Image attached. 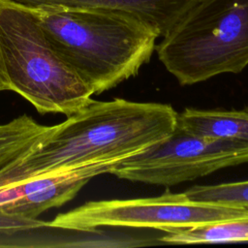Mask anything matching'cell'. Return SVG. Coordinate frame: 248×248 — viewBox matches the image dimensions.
Here are the masks:
<instances>
[{
  "mask_svg": "<svg viewBox=\"0 0 248 248\" xmlns=\"http://www.w3.org/2000/svg\"><path fill=\"white\" fill-rule=\"evenodd\" d=\"M177 112L168 104L121 98L91 100L60 124L17 165L0 172V184L96 162L117 165L169 137Z\"/></svg>",
  "mask_w": 248,
  "mask_h": 248,
  "instance_id": "6da1fadb",
  "label": "cell"
},
{
  "mask_svg": "<svg viewBox=\"0 0 248 248\" xmlns=\"http://www.w3.org/2000/svg\"><path fill=\"white\" fill-rule=\"evenodd\" d=\"M61 58L100 94L138 75L148 63L158 35L146 24L105 9L32 7Z\"/></svg>",
  "mask_w": 248,
  "mask_h": 248,
  "instance_id": "7a4b0ae2",
  "label": "cell"
},
{
  "mask_svg": "<svg viewBox=\"0 0 248 248\" xmlns=\"http://www.w3.org/2000/svg\"><path fill=\"white\" fill-rule=\"evenodd\" d=\"M0 76L3 89L17 93L38 112L74 114L93 90L61 58L32 7L0 0Z\"/></svg>",
  "mask_w": 248,
  "mask_h": 248,
  "instance_id": "3957f363",
  "label": "cell"
},
{
  "mask_svg": "<svg viewBox=\"0 0 248 248\" xmlns=\"http://www.w3.org/2000/svg\"><path fill=\"white\" fill-rule=\"evenodd\" d=\"M182 85L248 66V0H197L155 47Z\"/></svg>",
  "mask_w": 248,
  "mask_h": 248,
  "instance_id": "277c9868",
  "label": "cell"
},
{
  "mask_svg": "<svg viewBox=\"0 0 248 248\" xmlns=\"http://www.w3.org/2000/svg\"><path fill=\"white\" fill-rule=\"evenodd\" d=\"M248 214V208L194 202L185 193L164 192L150 198L88 202L58 214L48 228L77 232L101 228L158 230L190 228Z\"/></svg>",
  "mask_w": 248,
  "mask_h": 248,
  "instance_id": "5b68a950",
  "label": "cell"
},
{
  "mask_svg": "<svg viewBox=\"0 0 248 248\" xmlns=\"http://www.w3.org/2000/svg\"><path fill=\"white\" fill-rule=\"evenodd\" d=\"M248 163V143L200 137L177 127L166 139L126 158L109 173L134 182L172 186Z\"/></svg>",
  "mask_w": 248,
  "mask_h": 248,
  "instance_id": "8992f818",
  "label": "cell"
},
{
  "mask_svg": "<svg viewBox=\"0 0 248 248\" xmlns=\"http://www.w3.org/2000/svg\"><path fill=\"white\" fill-rule=\"evenodd\" d=\"M114 166L112 163L96 162L23 180L25 195L0 210L20 219L35 220L46 210L71 201L91 178L109 173Z\"/></svg>",
  "mask_w": 248,
  "mask_h": 248,
  "instance_id": "52a82bcc",
  "label": "cell"
},
{
  "mask_svg": "<svg viewBox=\"0 0 248 248\" xmlns=\"http://www.w3.org/2000/svg\"><path fill=\"white\" fill-rule=\"evenodd\" d=\"M29 7L61 6L96 8L129 15L166 35L197 0H14Z\"/></svg>",
  "mask_w": 248,
  "mask_h": 248,
  "instance_id": "ba28073f",
  "label": "cell"
},
{
  "mask_svg": "<svg viewBox=\"0 0 248 248\" xmlns=\"http://www.w3.org/2000/svg\"><path fill=\"white\" fill-rule=\"evenodd\" d=\"M176 127L200 137L248 143V108L232 110L185 108L177 112Z\"/></svg>",
  "mask_w": 248,
  "mask_h": 248,
  "instance_id": "9c48e42d",
  "label": "cell"
},
{
  "mask_svg": "<svg viewBox=\"0 0 248 248\" xmlns=\"http://www.w3.org/2000/svg\"><path fill=\"white\" fill-rule=\"evenodd\" d=\"M52 126L22 114L0 124V172L17 165L50 133Z\"/></svg>",
  "mask_w": 248,
  "mask_h": 248,
  "instance_id": "30bf717a",
  "label": "cell"
},
{
  "mask_svg": "<svg viewBox=\"0 0 248 248\" xmlns=\"http://www.w3.org/2000/svg\"><path fill=\"white\" fill-rule=\"evenodd\" d=\"M159 237L162 244L248 242V214L190 228L171 229Z\"/></svg>",
  "mask_w": 248,
  "mask_h": 248,
  "instance_id": "8fae6325",
  "label": "cell"
},
{
  "mask_svg": "<svg viewBox=\"0 0 248 248\" xmlns=\"http://www.w3.org/2000/svg\"><path fill=\"white\" fill-rule=\"evenodd\" d=\"M194 202L248 208V180L215 185H198L186 190Z\"/></svg>",
  "mask_w": 248,
  "mask_h": 248,
  "instance_id": "7c38bea8",
  "label": "cell"
},
{
  "mask_svg": "<svg viewBox=\"0 0 248 248\" xmlns=\"http://www.w3.org/2000/svg\"><path fill=\"white\" fill-rule=\"evenodd\" d=\"M0 91H4L3 85H2V81H1V76H0Z\"/></svg>",
  "mask_w": 248,
  "mask_h": 248,
  "instance_id": "4fadbf2b",
  "label": "cell"
}]
</instances>
